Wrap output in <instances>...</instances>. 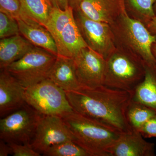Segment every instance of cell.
Listing matches in <instances>:
<instances>
[{"label": "cell", "instance_id": "18", "mask_svg": "<svg viewBox=\"0 0 156 156\" xmlns=\"http://www.w3.org/2000/svg\"><path fill=\"white\" fill-rule=\"evenodd\" d=\"M145 68L144 78L134 89L132 100L147 107L156 114V65L145 64Z\"/></svg>", "mask_w": 156, "mask_h": 156}, {"label": "cell", "instance_id": "23", "mask_svg": "<svg viewBox=\"0 0 156 156\" xmlns=\"http://www.w3.org/2000/svg\"><path fill=\"white\" fill-rule=\"evenodd\" d=\"M47 156H90L85 150L73 140H69L51 147L46 153Z\"/></svg>", "mask_w": 156, "mask_h": 156}, {"label": "cell", "instance_id": "4", "mask_svg": "<svg viewBox=\"0 0 156 156\" xmlns=\"http://www.w3.org/2000/svg\"><path fill=\"white\" fill-rule=\"evenodd\" d=\"M105 60L104 86L133 92L144 78V62L119 48L116 47Z\"/></svg>", "mask_w": 156, "mask_h": 156}, {"label": "cell", "instance_id": "16", "mask_svg": "<svg viewBox=\"0 0 156 156\" xmlns=\"http://www.w3.org/2000/svg\"><path fill=\"white\" fill-rule=\"evenodd\" d=\"M55 42L57 56L72 58L81 49L88 47L81 35L74 16L65 26Z\"/></svg>", "mask_w": 156, "mask_h": 156}, {"label": "cell", "instance_id": "14", "mask_svg": "<svg viewBox=\"0 0 156 156\" xmlns=\"http://www.w3.org/2000/svg\"><path fill=\"white\" fill-rule=\"evenodd\" d=\"M16 19L20 34L34 46L43 48L57 56L56 42L48 29L26 16L22 15Z\"/></svg>", "mask_w": 156, "mask_h": 156}, {"label": "cell", "instance_id": "19", "mask_svg": "<svg viewBox=\"0 0 156 156\" xmlns=\"http://www.w3.org/2000/svg\"><path fill=\"white\" fill-rule=\"evenodd\" d=\"M20 16L33 20L46 27L53 6L48 0H20Z\"/></svg>", "mask_w": 156, "mask_h": 156}, {"label": "cell", "instance_id": "9", "mask_svg": "<svg viewBox=\"0 0 156 156\" xmlns=\"http://www.w3.org/2000/svg\"><path fill=\"white\" fill-rule=\"evenodd\" d=\"M73 140V137L62 117L54 115H42L39 120L31 145L41 154L53 146Z\"/></svg>", "mask_w": 156, "mask_h": 156}, {"label": "cell", "instance_id": "1", "mask_svg": "<svg viewBox=\"0 0 156 156\" xmlns=\"http://www.w3.org/2000/svg\"><path fill=\"white\" fill-rule=\"evenodd\" d=\"M74 111L122 133L133 130L126 116L133 92L103 86L66 92Z\"/></svg>", "mask_w": 156, "mask_h": 156}, {"label": "cell", "instance_id": "12", "mask_svg": "<svg viewBox=\"0 0 156 156\" xmlns=\"http://www.w3.org/2000/svg\"><path fill=\"white\" fill-rule=\"evenodd\" d=\"M110 156H154L155 145L146 141L139 131L122 133L111 147Z\"/></svg>", "mask_w": 156, "mask_h": 156}, {"label": "cell", "instance_id": "29", "mask_svg": "<svg viewBox=\"0 0 156 156\" xmlns=\"http://www.w3.org/2000/svg\"><path fill=\"white\" fill-rule=\"evenodd\" d=\"M52 5L55 8L65 10L69 7L68 0H48Z\"/></svg>", "mask_w": 156, "mask_h": 156}, {"label": "cell", "instance_id": "20", "mask_svg": "<svg viewBox=\"0 0 156 156\" xmlns=\"http://www.w3.org/2000/svg\"><path fill=\"white\" fill-rule=\"evenodd\" d=\"M127 13L132 18L146 26L156 16L154 7L156 0H123Z\"/></svg>", "mask_w": 156, "mask_h": 156}, {"label": "cell", "instance_id": "22", "mask_svg": "<svg viewBox=\"0 0 156 156\" xmlns=\"http://www.w3.org/2000/svg\"><path fill=\"white\" fill-rule=\"evenodd\" d=\"M74 17V10L70 7L63 10L53 7L46 27L55 41L66 24Z\"/></svg>", "mask_w": 156, "mask_h": 156}, {"label": "cell", "instance_id": "5", "mask_svg": "<svg viewBox=\"0 0 156 156\" xmlns=\"http://www.w3.org/2000/svg\"><path fill=\"white\" fill-rule=\"evenodd\" d=\"M26 102L42 115L62 117L73 111L66 92L49 79L25 88Z\"/></svg>", "mask_w": 156, "mask_h": 156}, {"label": "cell", "instance_id": "17", "mask_svg": "<svg viewBox=\"0 0 156 156\" xmlns=\"http://www.w3.org/2000/svg\"><path fill=\"white\" fill-rule=\"evenodd\" d=\"M34 46L22 35L18 34L0 40V69L19 60Z\"/></svg>", "mask_w": 156, "mask_h": 156}, {"label": "cell", "instance_id": "10", "mask_svg": "<svg viewBox=\"0 0 156 156\" xmlns=\"http://www.w3.org/2000/svg\"><path fill=\"white\" fill-rule=\"evenodd\" d=\"M73 59L82 88L93 89L104 85L106 60L103 56L87 47L81 49Z\"/></svg>", "mask_w": 156, "mask_h": 156}, {"label": "cell", "instance_id": "15", "mask_svg": "<svg viewBox=\"0 0 156 156\" xmlns=\"http://www.w3.org/2000/svg\"><path fill=\"white\" fill-rule=\"evenodd\" d=\"M48 79L65 92L74 91L82 88L78 80L72 58L57 56Z\"/></svg>", "mask_w": 156, "mask_h": 156}, {"label": "cell", "instance_id": "11", "mask_svg": "<svg viewBox=\"0 0 156 156\" xmlns=\"http://www.w3.org/2000/svg\"><path fill=\"white\" fill-rule=\"evenodd\" d=\"M25 88L5 69L0 72V116L8 115L25 104Z\"/></svg>", "mask_w": 156, "mask_h": 156}, {"label": "cell", "instance_id": "31", "mask_svg": "<svg viewBox=\"0 0 156 156\" xmlns=\"http://www.w3.org/2000/svg\"><path fill=\"white\" fill-rule=\"evenodd\" d=\"M82 1V0H68L69 5L74 10H75L77 9L78 6Z\"/></svg>", "mask_w": 156, "mask_h": 156}, {"label": "cell", "instance_id": "3", "mask_svg": "<svg viewBox=\"0 0 156 156\" xmlns=\"http://www.w3.org/2000/svg\"><path fill=\"white\" fill-rule=\"evenodd\" d=\"M110 26L117 48L141 59L145 64L156 65L151 48L156 35L152 34L144 24L130 17L125 8Z\"/></svg>", "mask_w": 156, "mask_h": 156}, {"label": "cell", "instance_id": "33", "mask_svg": "<svg viewBox=\"0 0 156 156\" xmlns=\"http://www.w3.org/2000/svg\"><path fill=\"white\" fill-rule=\"evenodd\" d=\"M154 9L155 13L156 15V3L154 7Z\"/></svg>", "mask_w": 156, "mask_h": 156}, {"label": "cell", "instance_id": "6", "mask_svg": "<svg viewBox=\"0 0 156 156\" xmlns=\"http://www.w3.org/2000/svg\"><path fill=\"white\" fill-rule=\"evenodd\" d=\"M56 57L48 50L34 46L5 69L26 88L48 79Z\"/></svg>", "mask_w": 156, "mask_h": 156}, {"label": "cell", "instance_id": "28", "mask_svg": "<svg viewBox=\"0 0 156 156\" xmlns=\"http://www.w3.org/2000/svg\"><path fill=\"white\" fill-rule=\"evenodd\" d=\"M12 154V151L8 143L1 139L0 140V156H7Z\"/></svg>", "mask_w": 156, "mask_h": 156}, {"label": "cell", "instance_id": "27", "mask_svg": "<svg viewBox=\"0 0 156 156\" xmlns=\"http://www.w3.org/2000/svg\"><path fill=\"white\" fill-rule=\"evenodd\" d=\"M139 132L145 138H156V115L147 121Z\"/></svg>", "mask_w": 156, "mask_h": 156}, {"label": "cell", "instance_id": "7", "mask_svg": "<svg viewBox=\"0 0 156 156\" xmlns=\"http://www.w3.org/2000/svg\"><path fill=\"white\" fill-rule=\"evenodd\" d=\"M42 115L26 103L0 120V138L8 143H31Z\"/></svg>", "mask_w": 156, "mask_h": 156}, {"label": "cell", "instance_id": "25", "mask_svg": "<svg viewBox=\"0 0 156 156\" xmlns=\"http://www.w3.org/2000/svg\"><path fill=\"white\" fill-rule=\"evenodd\" d=\"M21 9L20 0H0V12L16 19L20 16Z\"/></svg>", "mask_w": 156, "mask_h": 156}, {"label": "cell", "instance_id": "24", "mask_svg": "<svg viewBox=\"0 0 156 156\" xmlns=\"http://www.w3.org/2000/svg\"><path fill=\"white\" fill-rule=\"evenodd\" d=\"M20 34L17 20L0 12V38L9 37Z\"/></svg>", "mask_w": 156, "mask_h": 156}, {"label": "cell", "instance_id": "30", "mask_svg": "<svg viewBox=\"0 0 156 156\" xmlns=\"http://www.w3.org/2000/svg\"><path fill=\"white\" fill-rule=\"evenodd\" d=\"M146 27L152 34L156 35V15L151 20Z\"/></svg>", "mask_w": 156, "mask_h": 156}, {"label": "cell", "instance_id": "2", "mask_svg": "<svg viewBox=\"0 0 156 156\" xmlns=\"http://www.w3.org/2000/svg\"><path fill=\"white\" fill-rule=\"evenodd\" d=\"M73 141L90 156H110L111 147L122 132L73 111L62 117Z\"/></svg>", "mask_w": 156, "mask_h": 156}, {"label": "cell", "instance_id": "13", "mask_svg": "<svg viewBox=\"0 0 156 156\" xmlns=\"http://www.w3.org/2000/svg\"><path fill=\"white\" fill-rule=\"evenodd\" d=\"M125 9L123 0H82L77 11L89 19L110 25Z\"/></svg>", "mask_w": 156, "mask_h": 156}, {"label": "cell", "instance_id": "21", "mask_svg": "<svg viewBox=\"0 0 156 156\" xmlns=\"http://www.w3.org/2000/svg\"><path fill=\"white\" fill-rule=\"evenodd\" d=\"M156 115V113L151 108L132 100L126 112L129 125L133 130L138 131L147 121Z\"/></svg>", "mask_w": 156, "mask_h": 156}, {"label": "cell", "instance_id": "8", "mask_svg": "<svg viewBox=\"0 0 156 156\" xmlns=\"http://www.w3.org/2000/svg\"><path fill=\"white\" fill-rule=\"evenodd\" d=\"M74 16L84 41L89 48L106 58L116 48L110 25L85 17L74 11Z\"/></svg>", "mask_w": 156, "mask_h": 156}, {"label": "cell", "instance_id": "26", "mask_svg": "<svg viewBox=\"0 0 156 156\" xmlns=\"http://www.w3.org/2000/svg\"><path fill=\"white\" fill-rule=\"evenodd\" d=\"M14 156H40L41 154L33 148L30 143H8Z\"/></svg>", "mask_w": 156, "mask_h": 156}, {"label": "cell", "instance_id": "32", "mask_svg": "<svg viewBox=\"0 0 156 156\" xmlns=\"http://www.w3.org/2000/svg\"><path fill=\"white\" fill-rule=\"evenodd\" d=\"M152 53L156 60V41L154 42L152 46Z\"/></svg>", "mask_w": 156, "mask_h": 156}]
</instances>
